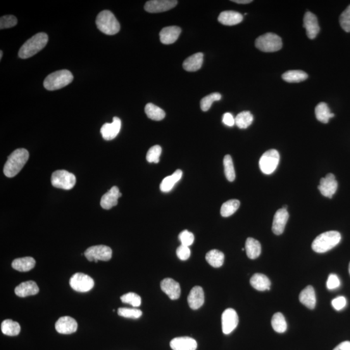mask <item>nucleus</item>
<instances>
[{"mask_svg": "<svg viewBox=\"0 0 350 350\" xmlns=\"http://www.w3.org/2000/svg\"><path fill=\"white\" fill-rule=\"evenodd\" d=\"M181 33V29L177 26L164 28L159 33V39L164 44H171L177 41Z\"/></svg>", "mask_w": 350, "mask_h": 350, "instance_id": "obj_22", "label": "nucleus"}, {"mask_svg": "<svg viewBox=\"0 0 350 350\" xmlns=\"http://www.w3.org/2000/svg\"><path fill=\"white\" fill-rule=\"evenodd\" d=\"M245 251H246L247 256L250 259L258 258L261 252L260 243L254 238H248L245 244Z\"/></svg>", "mask_w": 350, "mask_h": 350, "instance_id": "obj_29", "label": "nucleus"}, {"mask_svg": "<svg viewBox=\"0 0 350 350\" xmlns=\"http://www.w3.org/2000/svg\"><path fill=\"white\" fill-rule=\"evenodd\" d=\"M73 79L72 73L67 70H62L51 73L45 78L44 87L49 91L63 89L70 84Z\"/></svg>", "mask_w": 350, "mask_h": 350, "instance_id": "obj_4", "label": "nucleus"}, {"mask_svg": "<svg viewBox=\"0 0 350 350\" xmlns=\"http://www.w3.org/2000/svg\"><path fill=\"white\" fill-rule=\"evenodd\" d=\"M96 23L97 28L107 35H116L120 30V23L110 11L104 10L99 13Z\"/></svg>", "mask_w": 350, "mask_h": 350, "instance_id": "obj_5", "label": "nucleus"}, {"mask_svg": "<svg viewBox=\"0 0 350 350\" xmlns=\"http://www.w3.org/2000/svg\"><path fill=\"white\" fill-rule=\"evenodd\" d=\"M339 21L343 30L347 33L350 32V5L340 15Z\"/></svg>", "mask_w": 350, "mask_h": 350, "instance_id": "obj_44", "label": "nucleus"}, {"mask_svg": "<svg viewBox=\"0 0 350 350\" xmlns=\"http://www.w3.org/2000/svg\"><path fill=\"white\" fill-rule=\"evenodd\" d=\"M182 176V171L180 170H178L173 174L172 175L169 176L165 178H164L163 182H161L160 186V190L163 192H169L173 189L175 185L181 179Z\"/></svg>", "mask_w": 350, "mask_h": 350, "instance_id": "obj_30", "label": "nucleus"}, {"mask_svg": "<svg viewBox=\"0 0 350 350\" xmlns=\"http://www.w3.org/2000/svg\"><path fill=\"white\" fill-rule=\"evenodd\" d=\"M289 218V214L288 213L287 209L281 208L276 211L274 216L272 227L273 232L275 234L277 235L282 234Z\"/></svg>", "mask_w": 350, "mask_h": 350, "instance_id": "obj_16", "label": "nucleus"}, {"mask_svg": "<svg viewBox=\"0 0 350 350\" xmlns=\"http://www.w3.org/2000/svg\"><path fill=\"white\" fill-rule=\"evenodd\" d=\"M300 302L307 308L313 309L316 306V295L313 287L309 285L305 288L300 294Z\"/></svg>", "mask_w": 350, "mask_h": 350, "instance_id": "obj_25", "label": "nucleus"}, {"mask_svg": "<svg viewBox=\"0 0 350 350\" xmlns=\"http://www.w3.org/2000/svg\"><path fill=\"white\" fill-rule=\"evenodd\" d=\"M308 77V75L302 70H289L282 75L283 79L290 83L304 82Z\"/></svg>", "mask_w": 350, "mask_h": 350, "instance_id": "obj_34", "label": "nucleus"}, {"mask_svg": "<svg viewBox=\"0 0 350 350\" xmlns=\"http://www.w3.org/2000/svg\"><path fill=\"white\" fill-rule=\"evenodd\" d=\"M2 57H3V51H0V59H2Z\"/></svg>", "mask_w": 350, "mask_h": 350, "instance_id": "obj_53", "label": "nucleus"}, {"mask_svg": "<svg viewBox=\"0 0 350 350\" xmlns=\"http://www.w3.org/2000/svg\"><path fill=\"white\" fill-rule=\"evenodd\" d=\"M48 42V36L44 33H37L26 41L21 47L18 56L21 59L30 58L39 53Z\"/></svg>", "mask_w": 350, "mask_h": 350, "instance_id": "obj_2", "label": "nucleus"}, {"mask_svg": "<svg viewBox=\"0 0 350 350\" xmlns=\"http://www.w3.org/2000/svg\"><path fill=\"white\" fill-rule=\"evenodd\" d=\"M51 182L55 187L70 190L75 186L76 177L67 171L57 170L52 174Z\"/></svg>", "mask_w": 350, "mask_h": 350, "instance_id": "obj_7", "label": "nucleus"}, {"mask_svg": "<svg viewBox=\"0 0 350 350\" xmlns=\"http://www.w3.org/2000/svg\"><path fill=\"white\" fill-rule=\"evenodd\" d=\"M57 332L61 334L69 335L77 330V323L74 318L68 316H62L56 324Z\"/></svg>", "mask_w": 350, "mask_h": 350, "instance_id": "obj_15", "label": "nucleus"}, {"mask_svg": "<svg viewBox=\"0 0 350 350\" xmlns=\"http://www.w3.org/2000/svg\"><path fill=\"white\" fill-rule=\"evenodd\" d=\"M250 283L252 287L255 289L259 290V291H264V290H270L271 289V281L263 274L256 273L255 274L250 280Z\"/></svg>", "mask_w": 350, "mask_h": 350, "instance_id": "obj_27", "label": "nucleus"}, {"mask_svg": "<svg viewBox=\"0 0 350 350\" xmlns=\"http://www.w3.org/2000/svg\"><path fill=\"white\" fill-rule=\"evenodd\" d=\"M304 27L306 29L309 39H314L320 32L317 18L311 12H307L304 18Z\"/></svg>", "mask_w": 350, "mask_h": 350, "instance_id": "obj_14", "label": "nucleus"}, {"mask_svg": "<svg viewBox=\"0 0 350 350\" xmlns=\"http://www.w3.org/2000/svg\"><path fill=\"white\" fill-rule=\"evenodd\" d=\"M121 121L118 117H114L113 122L104 124L101 128V133L103 139L112 140L114 139L120 132Z\"/></svg>", "mask_w": 350, "mask_h": 350, "instance_id": "obj_18", "label": "nucleus"}, {"mask_svg": "<svg viewBox=\"0 0 350 350\" xmlns=\"http://www.w3.org/2000/svg\"><path fill=\"white\" fill-rule=\"evenodd\" d=\"M86 258L89 261L97 263L98 261H107L113 256V251L105 245H97L89 247L85 252Z\"/></svg>", "mask_w": 350, "mask_h": 350, "instance_id": "obj_9", "label": "nucleus"}, {"mask_svg": "<svg viewBox=\"0 0 350 350\" xmlns=\"http://www.w3.org/2000/svg\"><path fill=\"white\" fill-rule=\"evenodd\" d=\"M36 261L32 257L14 259L12 263V267L20 272H28L35 267Z\"/></svg>", "mask_w": 350, "mask_h": 350, "instance_id": "obj_28", "label": "nucleus"}, {"mask_svg": "<svg viewBox=\"0 0 350 350\" xmlns=\"http://www.w3.org/2000/svg\"><path fill=\"white\" fill-rule=\"evenodd\" d=\"M190 308L197 310L201 308L204 303V292L203 289L200 286H195L191 290L187 297Z\"/></svg>", "mask_w": 350, "mask_h": 350, "instance_id": "obj_20", "label": "nucleus"}, {"mask_svg": "<svg viewBox=\"0 0 350 350\" xmlns=\"http://www.w3.org/2000/svg\"><path fill=\"white\" fill-rule=\"evenodd\" d=\"M30 154L25 149H18L12 152L5 164L4 175L9 178L15 177L27 163Z\"/></svg>", "mask_w": 350, "mask_h": 350, "instance_id": "obj_1", "label": "nucleus"}, {"mask_svg": "<svg viewBox=\"0 0 350 350\" xmlns=\"http://www.w3.org/2000/svg\"><path fill=\"white\" fill-rule=\"evenodd\" d=\"M240 202L236 199L229 200L221 206V214L224 218L232 216L239 209Z\"/></svg>", "mask_w": 350, "mask_h": 350, "instance_id": "obj_38", "label": "nucleus"}, {"mask_svg": "<svg viewBox=\"0 0 350 350\" xmlns=\"http://www.w3.org/2000/svg\"><path fill=\"white\" fill-rule=\"evenodd\" d=\"M17 18L13 15L4 16L0 19V30L11 28L17 24Z\"/></svg>", "mask_w": 350, "mask_h": 350, "instance_id": "obj_45", "label": "nucleus"}, {"mask_svg": "<svg viewBox=\"0 0 350 350\" xmlns=\"http://www.w3.org/2000/svg\"><path fill=\"white\" fill-rule=\"evenodd\" d=\"M161 153V147L159 145H154L151 147L147 152L146 159L149 163L158 164L159 161V156Z\"/></svg>", "mask_w": 350, "mask_h": 350, "instance_id": "obj_43", "label": "nucleus"}, {"mask_svg": "<svg viewBox=\"0 0 350 350\" xmlns=\"http://www.w3.org/2000/svg\"><path fill=\"white\" fill-rule=\"evenodd\" d=\"M340 285V282L339 277L337 275L331 274L328 277L327 281V288L328 289L333 290L339 288Z\"/></svg>", "mask_w": 350, "mask_h": 350, "instance_id": "obj_48", "label": "nucleus"}, {"mask_svg": "<svg viewBox=\"0 0 350 350\" xmlns=\"http://www.w3.org/2000/svg\"><path fill=\"white\" fill-rule=\"evenodd\" d=\"M244 20V16L238 12L227 11L222 12L218 17L221 24L232 26L238 24Z\"/></svg>", "mask_w": 350, "mask_h": 350, "instance_id": "obj_24", "label": "nucleus"}, {"mask_svg": "<svg viewBox=\"0 0 350 350\" xmlns=\"http://www.w3.org/2000/svg\"><path fill=\"white\" fill-rule=\"evenodd\" d=\"M160 287L164 293L168 295L170 299L175 301L179 299L181 289L179 283L176 281L171 278H166L161 281Z\"/></svg>", "mask_w": 350, "mask_h": 350, "instance_id": "obj_17", "label": "nucleus"}, {"mask_svg": "<svg viewBox=\"0 0 350 350\" xmlns=\"http://www.w3.org/2000/svg\"><path fill=\"white\" fill-rule=\"evenodd\" d=\"M346 299L344 297H338L332 302L333 308L337 311L342 310L346 306Z\"/></svg>", "mask_w": 350, "mask_h": 350, "instance_id": "obj_49", "label": "nucleus"}, {"mask_svg": "<svg viewBox=\"0 0 350 350\" xmlns=\"http://www.w3.org/2000/svg\"><path fill=\"white\" fill-rule=\"evenodd\" d=\"M2 333L7 336H17L20 332V326L17 322L7 319L2 322L1 325Z\"/></svg>", "mask_w": 350, "mask_h": 350, "instance_id": "obj_32", "label": "nucleus"}, {"mask_svg": "<svg viewBox=\"0 0 350 350\" xmlns=\"http://www.w3.org/2000/svg\"><path fill=\"white\" fill-rule=\"evenodd\" d=\"M221 97H222L220 93L218 92L212 93V94L204 97V98L202 99L201 103H200L201 104V110L204 112L208 111L211 108L213 102L220 101Z\"/></svg>", "mask_w": 350, "mask_h": 350, "instance_id": "obj_40", "label": "nucleus"}, {"mask_svg": "<svg viewBox=\"0 0 350 350\" xmlns=\"http://www.w3.org/2000/svg\"><path fill=\"white\" fill-rule=\"evenodd\" d=\"M239 323L237 312L232 308L226 309L222 315V330L224 334L228 335L237 328Z\"/></svg>", "mask_w": 350, "mask_h": 350, "instance_id": "obj_13", "label": "nucleus"}, {"mask_svg": "<svg viewBox=\"0 0 350 350\" xmlns=\"http://www.w3.org/2000/svg\"><path fill=\"white\" fill-rule=\"evenodd\" d=\"M316 118L319 121L323 123L329 122L330 118H333L335 114L331 113L330 109L326 103H320L315 108Z\"/></svg>", "mask_w": 350, "mask_h": 350, "instance_id": "obj_31", "label": "nucleus"}, {"mask_svg": "<svg viewBox=\"0 0 350 350\" xmlns=\"http://www.w3.org/2000/svg\"><path fill=\"white\" fill-rule=\"evenodd\" d=\"M177 255L180 260L185 261L189 259L191 256V251H190L189 247L181 245L180 247H178Z\"/></svg>", "mask_w": 350, "mask_h": 350, "instance_id": "obj_47", "label": "nucleus"}, {"mask_svg": "<svg viewBox=\"0 0 350 350\" xmlns=\"http://www.w3.org/2000/svg\"><path fill=\"white\" fill-rule=\"evenodd\" d=\"M204 55L197 53L188 57L183 63V68L187 71H196L202 67Z\"/></svg>", "mask_w": 350, "mask_h": 350, "instance_id": "obj_26", "label": "nucleus"}, {"mask_svg": "<svg viewBox=\"0 0 350 350\" xmlns=\"http://www.w3.org/2000/svg\"><path fill=\"white\" fill-rule=\"evenodd\" d=\"M70 285L75 291L89 292L94 286V281L90 276L83 273H75L71 276Z\"/></svg>", "mask_w": 350, "mask_h": 350, "instance_id": "obj_10", "label": "nucleus"}, {"mask_svg": "<svg viewBox=\"0 0 350 350\" xmlns=\"http://www.w3.org/2000/svg\"><path fill=\"white\" fill-rule=\"evenodd\" d=\"M333 350H350V342L344 341L338 345Z\"/></svg>", "mask_w": 350, "mask_h": 350, "instance_id": "obj_51", "label": "nucleus"}, {"mask_svg": "<svg viewBox=\"0 0 350 350\" xmlns=\"http://www.w3.org/2000/svg\"><path fill=\"white\" fill-rule=\"evenodd\" d=\"M337 187L338 183L335 175L329 173L325 178H321L318 189L323 196L332 199L333 195L336 193Z\"/></svg>", "mask_w": 350, "mask_h": 350, "instance_id": "obj_11", "label": "nucleus"}, {"mask_svg": "<svg viewBox=\"0 0 350 350\" xmlns=\"http://www.w3.org/2000/svg\"><path fill=\"white\" fill-rule=\"evenodd\" d=\"M271 325L276 332L283 333L286 332L287 325L284 316L281 313H276L273 315Z\"/></svg>", "mask_w": 350, "mask_h": 350, "instance_id": "obj_37", "label": "nucleus"}, {"mask_svg": "<svg viewBox=\"0 0 350 350\" xmlns=\"http://www.w3.org/2000/svg\"><path fill=\"white\" fill-rule=\"evenodd\" d=\"M145 112L147 117L152 120L161 121L166 116L165 112L163 109L152 103H148L145 106Z\"/></svg>", "mask_w": 350, "mask_h": 350, "instance_id": "obj_35", "label": "nucleus"}, {"mask_svg": "<svg viewBox=\"0 0 350 350\" xmlns=\"http://www.w3.org/2000/svg\"><path fill=\"white\" fill-rule=\"evenodd\" d=\"M258 49L266 53L279 51L282 47V40L275 33H268L259 37L255 42Z\"/></svg>", "mask_w": 350, "mask_h": 350, "instance_id": "obj_6", "label": "nucleus"}, {"mask_svg": "<svg viewBox=\"0 0 350 350\" xmlns=\"http://www.w3.org/2000/svg\"><path fill=\"white\" fill-rule=\"evenodd\" d=\"M280 154L275 149H271L261 156L259 159V168L262 173L265 175H271L275 172L279 164Z\"/></svg>", "mask_w": 350, "mask_h": 350, "instance_id": "obj_8", "label": "nucleus"}, {"mask_svg": "<svg viewBox=\"0 0 350 350\" xmlns=\"http://www.w3.org/2000/svg\"><path fill=\"white\" fill-rule=\"evenodd\" d=\"M223 164L226 178L230 182H233L235 178V172L232 157L229 154H227L224 158Z\"/></svg>", "mask_w": 350, "mask_h": 350, "instance_id": "obj_39", "label": "nucleus"}, {"mask_svg": "<svg viewBox=\"0 0 350 350\" xmlns=\"http://www.w3.org/2000/svg\"><path fill=\"white\" fill-rule=\"evenodd\" d=\"M122 196L119 188L113 186L101 197V206L104 209H110L118 203V199Z\"/></svg>", "mask_w": 350, "mask_h": 350, "instance_id": "obj_19", "label": "nucleus"}, {"mask_svg": "<svg viewBox=\"0 0 350 350\" xmlns=\"http://www.w3.org/2000/svg\"><path fill=\"white\" fill-rule=\"evenodd\" d=\"M178 238H179L180 240L181 245L189 247L194 244L195 240L194 235L188 230L182 231L180 233Z\"/></svg>", "mask_w": 350, "mask_h": 350, "instance_id": "obj_46", "label": "nucleus"}, {"mask_svg": "<svg viewBox=\"0 0 350 350\" xmlns=\"http://www.w3.org/2000/svg\"><path fill=\"white\" fill-rule=\"evenodd\" d=\"M349 275H350V263H349Z\"/></svg>", "mask_w": 350, "mask_h": 350, "instance_id": "obj_54", "label": "nucleus"}, {"mask_svg": "<svg viewBox=\"0 0 350 350\" xmlns=\"http://www.w3.org/2000/svg\"><path fill=\"white\" fill-rule=\"evenodd\" d=\"M207 262L214 268H220L223 265L225 255L218 250H211L206 255Z\"/></svg>", "mask_w": 350, "mask_h": 350, "instance_id": "obj_33", "label": "nucleus"}, {"mask_svg": "<svg viewBox=\"0 0 350 350\" xmlns=\"http://www.w3.org/2000/svg\"><path fill=\"white\" fill-rule=\"evenodd\" d=\"M120 299L123 303L130 304V306L134 307V308L141 306V297L134 292H128V293L121 296Z\"/></svg>", "mask_w": 350, "mask_h": 350, "instance_id": "obj_41", "label": "nucleus"}, {"mask_svg": "<svg viewBox=\"0 0 350 350\" xmlns=\"http://www.w3.org/2000/svg\"><path fill=\"white\" fill-rule=\"evenodd\" d=\"M177 3L175 0H151L146 2L144 9L148 13H161L172 9Z\"/></svg>", "mask_w": 350, "mask_h": 350, "instance_id": "obj_12", "label": "nucleus"}, {"mask_svg": "<svg viewBox=\"0 0 350 350\" xmlns=\"http://www.w3.org/2000/svg\"><path fill=\"white\" fill-rule=\"evenodd\" d=\"M15 294L19 297H27L39 293V288L36 282L28 281L20 283L14 290Z\"/></svg>", "mask_w": 350, "mask_h": 350, "instance_id": "obj_23", "label": "nucleus"}, {"mask_svg": "<svg viewBox=\"0 0 350 350\" xmlns=\"http://www.w3.org/2000/svg\"><path fill=\"white\" fill-rule=\"evenodd\" d=\"M341 235L337 231H328L321 233L312 244V249L317 253H325L339 244Z\"/></svg>", "mask_w": 350, "mask_h": 350, "instance_id": "obj_3", "label": "nucleus"}, {"mask_svg": "<svg viewBox=\"0 0 350 350\" xmlns=\"http://www.w3.org/2000/svg\"><path fill=\"white\" fill-rule=\"evenodd\" d=\"M232 2L239 4H247L252 2V0H232Z\"/></svg>", "mask_w": 350, "mask_h": 350, "instance_id": "obj_52", "label": "nucleus"}, {"mask_svg": "<svg viewBox=\"0 0 350 350\" xmlns=\"http://www.w3.org/2000/svg\"><path fill=\"white\" fill-rule=\"evenodd\" d=\"M170 346L173 350H196L197 343L192 337H177L171 340Z\"/></svg>", "mask_w": 350, "mask_h": 350, "instance_id": "obj_21", "label": "nucleus"}, {"mask_svg": "<svg viewBox=\"0 0 350 350\" xmlns=\"http://www.w3.org/2000/svg\"><path fill=\"white\" fill-rule=\"evenodd\" d=\"M254 117L249 111L241 112L235 117V125L241 129H245L249 127L253 122Z\"/></svg>", "mask_w": 350, "mask_h": 350, "instance_id": "obj_36", "label": "nucleus"}, {"mask_svg": "<svg viewBox=\"0 0 350 350\" xmlns=\"http://www.w3.org/2000/svg\"><path fill=\"white\" fill-rule=\"evenodd\" d=\"M223 122L228 127H233L235 124V118H233L232 114L227 113L223 115Z\"/></svg>", "mask_w": 350, "mask_h": 350, "instance_id": "obj_50", "label": "nucleus"}, {"mask_svg": "<svg viewBox=\"0 0 350 350\" xmlns=\"http://www.w3.org/2000/svg\"><path fill=\"white\" fill-rule=\"evenodd\" d=\"M118 315L123 317L128 318L138 319L141 317L142 311L140 309L130 308H119Z\"/></svg>", "mask_w": 350, "mask_h": 350, "instance_id": "obj_42", "label": "nucleus"}]
</instances>
